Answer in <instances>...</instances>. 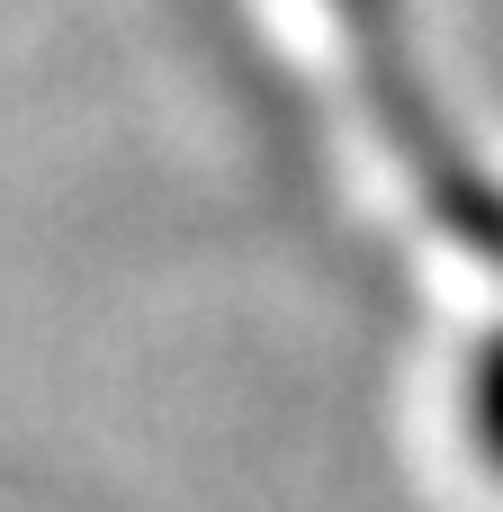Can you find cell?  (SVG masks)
Wrapping results in <instances>:
<instances>
[{
	"label": "cell",
	"mask_w": 503,
	"mask_h": 512,
	"mask_svg": "<svg viewBox=\"0 0 503 512\" xmlns=\"http://www.w3.org/2000/svg\"><path fill=\"white\" fill-rule=\"evenodd\" d=\"M468 423H477V450L503 468V342H486L477 360V387H468Z\"/></svg>",
	"instance_id": "obj_1"
}]
</instances>
